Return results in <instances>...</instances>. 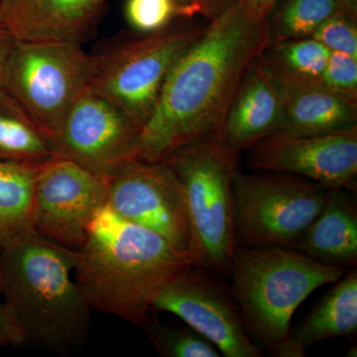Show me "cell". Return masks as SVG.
Returning a JSON list of instances; mask_svg holds the SVG:
<instances>
[{
  "mask_svg": "<svg viewBox=\"0 0 357 357\" xmlns=\"http://www.w3.org/2000/svg\"><path fill=\"white\" fill-rule=\"evenodd\" d=\"M126 17L132 29L146 34L164 29L181 16L175 0H128Z\"/></svg>",
  "mask_w": 357,
  "mask_h": 357,
  "instance_id": "24",
  "label": "cell"
},
{
  "mask_svg": "<svg viewBox=\"0 0 357 357\" xmlns=\"http://www.w3.org/2000/svg\"><path fill=\"white\" fill-rule=\"evenodd\" d=\"M312 38L333 52L357 58V8L340 11L312 33Z\"/></svg>",
  "mask_w": 357,
  "mask_h": 357,
  "instance_id": "25",
  "label": "cell"
},
{
  "mask_svg": "<svg viewBox=\"0 0 357 357\" xmlns=\"http://www.w3.org/2000/svg\"><path fill=\"white\" fill-rule=\"evenodd\" d=\"M354 8L357 0H284L268 15V46L311 37L328 18Z\"/></svg>",
  "mask_w": 357,
  "mask_h": 357,
  "instance_id": "22",
  "label": "cell"
},
{
  "mask_svg": "<svg viewBox=\"0 0 357 357\" xmlns=\"http://www.w3.org/2000/svg\"><path fill=\"white\" fill-rule=\"evenodd\" d=\"M107 0H0V23L17 41L83 44Z\"/></svg>",
  "mask_w": 357,
  "mask_h": 357,
  "instance_id": "14",
  "label": "cell"
},
{
  "mask_svg": "<svg viewBox=\"0 0 357 357\" xmlns=\"http://www.w3.org/2000/svg\"><path fill=\"white\" fill-rule=\"evenodd\" d=\"M16 40L13 34L0 23V86H2L4 70L9 56L15 46Z\"/></svg>",
  "mask_w": 357,
  "mask_h": 357,
  "instance_id": "29",
  "label": "cell"
},
{
  "mask_svg": "<svg viewBox=\"0 0 357 357\" xmlns=\"http://www.w3.org/2000/svg\"><path fill=\"white\" fill-rule=\"evenodd\" d=\"M220 276L195 265L185 267L156 293L150 312L175 314L215 345L222 356H263L249 337L230 286Z\"/></svg>",
  "mask_w": 357,
  "mask_h": 357,
  "instance_id": "9",
  "label": "cell"
},
{
  "mask_svg": "<svg viewBox=\"0 0 357 357\" xmlns=\"http://www.w3.org/2000/svg\"><path fill=\"white\" fill-rule=\"evenodd\" d=\"M330 54L325 45L307 37L269 45L259 59L282 86L319 84Z\"/></svg>",
  "mask_w": 357,
  "mask_h": 357,
  "instance_id": "21",
  "label": "cell"
},
{
  "mask_svg": "<svg viewBox=\"0 0 357 357\" xmlns=\"http://www.w3.org/2000/svg\"><path fill=\"white\" fill-rule=\"evenodd\" d=\"M58 156L54 141L0 86V160L42 165Z\"/></svg>",
  "mask_w": 357,
  "mask_h": 357,
  "instance_id": "20",
  "label": "cell"
},
{
  "mask_svg": "<svg viewBox=\"0 0 357 357\" xmlns=\"http://www.w3.org/2000/svg\"><path fill=\"white\" fill-rule=\"evenodd\" d=\"M326 194L325 188L298 176L238 170L231 185L234 245L297 248Z\"/></svg>",
  "mask_w": 357,
  "mask_h": 357,
  "instance_id": "8",
  "label": "cell"
},
{
  "mask_svg": "<svg viewBox=\"0 0 357 357\" xmlns=\"http://www.w3.org/2000/svg\"><path fill=\"white\" fill-rule=\"evenodd\" d=\"M319 84L357 100V58L342 52L331 51Z\"/></svg>",
  "mask_w": 357,
  "mask_h": 357,
  "instance_id": "26",
  "label": "cell"
},
{
  "mask_svg": "<svg viewBox=\"0 0 357 357\" xmlns=\"http://www.w3.org/2000/svg\"><path fill=\"white\" fill-rule=\"evenodd\" d=\"M77 250L31 234L0 251V298L22 344L74 351L88 337L91 311L75 273Z\"/></svg>",
  "mask_w": 357,
  "mask_h": 357,
  "instance_id": "3",
  "label": "cell"
},
{
  "mask_svg": "<svg viewBox=\"0 0 357 357\" xmlns=\"http://www.w3.org/2000/svg\"><path fill=\"white\" fill-rule=\"evenodd\" d=\"M40 166L0 160V251L34 234L33 195Z\"/></svg>",
  "mask_w": 357,
  "mask_h": 357,
  "instance_id": "19",
  "label": "cell"
},
{
  "mask_svg": "<svg viewBox=\"0 0 357 357\" xmlns=\"http://www.w3.org/2000/svg\"><path fill=\"white\" fill-rule=\"evenodd\" d=\"M236 0H175L183 20L204 16L211 20Z\"/></svg>",
  "mask_w": 357,
  "mask_h": 357,
  "instance_id": "27",
  "label": "cell"
},
{
  "mask_svg": "<svg viewBox=\"0 0 357 357\" xmlns=\"http://www.w3.org/2000/svg\"><path fill=\"white\" fill-rule=\"evenodd\" d=\"M93 70V55L83 44L16 41L1 86L55 143L66 115L89 89Z\"/></svg>",
  "mask_w": 357,
  "mask_h": 357,
  "instance_id": "7",
  "label": "cell"
},
{
  "mask_svg": "<svg viewBox=\"0 0 357 357\" xmlns=\"http://www.w3.org/2000/svg\"><path fill=\"white\" fill-rule=\"evenodd\" d=\"M357 331L356 268L335 282L312 307L297 330L269 349L275 357H304L307 347L333 337H347Z\"/></svg>",
  "mask_w": 357,
  "mask_h": 357,
  "instance_id": "17",
  "label": "cell"
},
{
  "mask_svg": "<svg viewBox=\"0 0 357 357\" xmlns=\"http://www.w3.org/2000/svg\"><path fill=\"white\" fill-rule=\"evenodd\" d=\"M141 326L153 342L160 356L165 357H220V351L190 326L175 328L145 319Z\"/></svg>",
  "mask_w": 357,
  "mask_h": 357,
  "instance_id": "23",
  "label": "cell"
},
{
  "mask_svg": "<svg viewBox=\"0 0 357 357\" xmlns=\"http://www.w3.org/2000/svg\"><path fill=\"white\" fill-rule=\"evenodd\" d=\"M296 249L324 264L345 269L356 267V192L347 189L326 190L321 210L310 223Z\"/></svg>",
  "mask_w": 357,
  "mask_h": 357,
  "instance_id": "16",
  "label": "cell"
},
{
  "mask_svg": "<svg viewBox=\"0 0 357 357\" xmlns=\"http://www.w3.org/2000/svg\"><path fill=\"white\" fill-rule=\"evenodd\" d=\"M284 126L283 93L258 59L244 77L230 105L220 135L232 149L241 152L280 132Z\"/></svg>",
  "mask_w": 357,
  "mask_h": 357,
  "instance_id": "15",
  "label": "cell"
},
{
  "mask_svg": "<svg viewBox=\"0 0 357 357\" xmlns=\"http://www.w3.org/2000/svg\"><path fill=\"white\" fill-rule=\"evenodd\" d=\"M248 164L256 170L307 178L326 190L356 192L357 128L274 133L249 148Z\"/></svg>",
  "mask_w": 357,
  "mask_h": 357,
  "instance_id": "12",
  "label": "cell"
},
{
  "mask_svg": "<svg viewBox=\"0 0 357 357\" xmlns=\"http://www.w3.org/2000/svg\"><path fill=\"white\" fill-rule=\"evenodd\" d=\"M109 176L58 156L42 164L33 195V232L73 250L107 204Z\"/></svg>",
  "mask_w": 357,
  "mask_h": 357,
  "instance_id": "10",
  "label": "cell"
},
{
  "mask_svg": "<svg viewBox=\"0 0 357 357\" xmlns=\"http://www.w3.org/2000/svg\"><path fill=\"white\" fill-rule=\"evenodd\" d=\"M344 356L347 357H356L357 356V347L356 345H354L351 347L349 351H347V354H344Z\"/></svg>",
  "mask_w": 357,
  "mask_h": 357,
  "instance_id": "31",
  "label": "cell"
},
{
  "mask_svg": "<svg viewBox=\"0 0 357 357\" xmlns=\"http://www.w3.org/2000/svg\"><path fill=\"white\" fill-rule=\"evenodd\" d=\"M22 344L20 333L6 307L0 303V349L7 345Z\"/></svg>",
  "mask_w": 357,
  "mask_h": 357,
  "instance_id": "28",
  "label": "cell"
},
{
  "mask_svg": "<svg viewBox=\"0 0 357 357\" xmlns=\"http://www.w3.org/2000/svg\"><path fill=\"white\" fill-rule=\"evenodd\" d=\"M142 128L93 89L84 91L66 115L55 139L59 155L109 176L137 156Z\"/></svg>",
  "mask_w": 357,
  "mask_h": 357,
  "instance_id": "13",
  "label": "cell"
},
{
  "mask_svg": "<svg viewBox=\"0 0 357 357\" xmlns=\"http://www.w3.org/2000/svg\"><path fill=\"white\" fill-rule=\"evenodd\" d=\"M204 26L176 22L119 42L95 59L89 89L121 109L139 128L153 114L166 79Z\"/></svg>",
  "mask_w": 357,
  "mask_h": 357,
  "instance_id": "6",
  "label": "cell"
},
{
  "mask_svg": "<svg viewBox=\"0 0 357 357\" xmlns=\"http://www.w3.org/2000/svg\"><path fill=\"white\" fill-rule=\"evenodd\" d=\"M75 276L93 310L140 325L167 282L192 264L156 232L105 204L77 249Z\"/></svg>",
  "mask_w": 357,
  "mask_h": 357,
  "instance_id": "2",
  "label": "cell"
},
{
  "mask_svg": "<svg viewBox=\"0 0 357 357\" xmlns=\"http://www.w3.org/2000/svg\"><path fill=\"white\" fill-rule=\"evenodd\" d=\"M107 204L121 218L156 232L191 259L184 192L164 162L132 158L116 167L109 175Z\"/></svg>",
  "mask_w": 357,
  "mask_h": 357,
  "instance_id": "11",
  "label": "cell"
},
{
  "mask_svg": "<svg viewBox=\"0 0 357 357\" xmlns=\"http://www.w3.org/2000/svg\"><path fill=\"white\" fill-rule=\"evenodd\" d=\"M0 295H1V293H0Z\"/></svg>",
  "mask_w": 357,
  "mask_h": 357,
  "instance_id": "32",
  "label": "cell"
},
{
  "mask_svg": "<svg viewBox=\"0 0 357 357\" xmlns=\"http://www.w3.org/2000/svg\"><path fill=\"white\" fill-rule=\"evenodd\" d=\"M251 13L261 18H267L280 0H238Z\"/></svg>",
  "mask_w": 357,
  "mask_h": 357,
  "instance_id": "30",
  "label": "cell"
},
{
  "mask_svg": "<svg viewBox=\"0 0 357 357\" xmlns=\"http://www.w3.org/2000/svg\"><path fill=\"white\" fill-rule=\"evenodd\" d=\"M280 246H237L232 255L230 289L243 314L249 337L269 351L290 335L291 321L312 292L347 273Z\"/></svg>",
  "mask_w": 357,
  "mask_h": 357,
  "instance_id": "4",
  "label": "cell"
},
{
  "mask_svg": "<svg viewBox=\"0 0 357 357\" xmlns=\"http://www.w3.org/2000/svg\"><path fill=\"white\" fill-rule=\"evenodd\" d=\"M267 46V18L238 0L211 20L167 77L136 158L162 161L220 134L244 77Z\"/></svg>",
  "mask_w": 357,
  "mask_h": 357,
  "instance_id": "1",
  "label": "cell"
},
{
  "mask_svg": "<svg viewBox=\"0 0 357 357\" xmlns=\"http://www.w3.org/2000/svg\"><path fill=\"white\" fill-rule=\"evenodd\" d=\"M239 152L210 136L176 150L162 162L182 185L191 225L192 265L229 277L234 245L231 185Z\"/></svg>",
  "mask_w": 357,
  "mask_h": 357,
  "instance_id": "5",
  "label": "cell"
},
{
  "mask_svg": "<svg viewBox=\"0 0 357 357\" xmlns=\"http://www.w3.org/2000/svg\"><path fill=\"white\" fill-rule=\"evenodd\" d=\"M279 86L285 102V126L280 132L325 133L357 128V100L321 84Z\"/></svg>",
  "mask_w": 357,
  "mask_h": 357,
  "instance_id": "18",
  "label": "cell"
}]
</instances>
